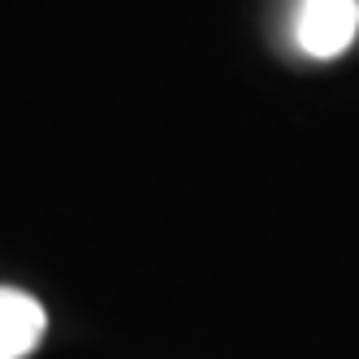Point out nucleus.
Returning <instances> with one entry per match:
<instances>
[{
    "label": "nucleus",
    "mask_w": 359,
    "mask_h": 359,
    "mask_svg": "<svg viewBox=\"0 0 359 359\" xmlns=\"http://www.w3.org/2000/svg\"><path fill=\"white\" fill-rule=\"evenodd\" d=\"M359 27V5L355 0H299V22H294V39L307 57H338L351 48Z\"/></svg>",
    "instance_id": "f257e3e1"
},
{
    "label": "nucleus",
    "mask_w": 359,
    "mask_h": 359,
    "mask_svg": "<svg viewBox=\"0 0 359 359\" xmlns=\"http://www.w3.org/2000/svg\"><path fill=\"white\" fill-rule=\"evenodd\" d=\"M48 316L27 290L0 286V359H27L43 342Z\"/></svg>",
    "instance_id": "f03ea898"
}]
</instances>
